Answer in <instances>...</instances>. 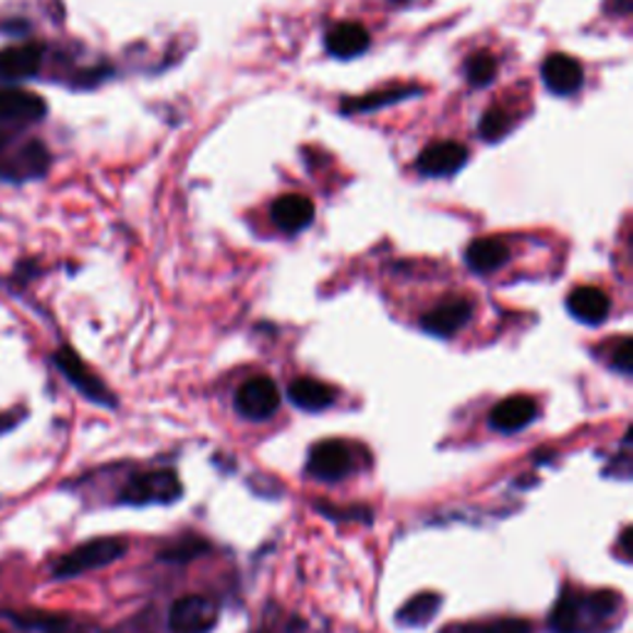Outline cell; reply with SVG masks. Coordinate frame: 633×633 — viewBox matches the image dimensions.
I'll return each instance as SVG.
<instances>
[{"mask_svg": "<svg viewBox=\"0 0 633 633\" xmlns=\"http://www.w3.org/2000/svg\"><path fill=\"white\" fill-rule=\"evenodd\" d=\"M48 117V101L17 85L0 87V124H35Z\"/></svg>", "mask_w": 633, "mask_h": 633, "instance_id": "9c48e42d", "label": "cell"}, {"mask_svg": "<svg viewBox=\"0 0 633 633\" xmlns=\"http://www.w3.org/2000/svg\"><path fill=\"white\" fill-rule=\"evenodd\" d=\"M206 552H211V545L206 542V539H201V537H181L179 542H174L166 549H162V552H158V557H162L164 562L183 564V562H191V560H195V557H201V554H206Z\"/></svg>", "mask_w": 633, "mask_h": 633, "instance_id": "cb8c5ba5", "label": "cell"}, {"mask_svg": "<svg viewBox=\"0 0 633 633\" xmlns=\"http://www.w3.org/2000/svg\"><path fill=\"white\" fill-rule=\"evenodd\" d=\"M542 80L549 92L560 97H570L574 92H580L584 85V70L570 55L554 52L549 55L542 64Z\"/></svg>", "mask_w": 633, "mask_h": 633, "instance_id": "4fadbf2b", "label": "cell"}, {"mask_svg": "<svg viewBox=\"0 0 633 633\" xmlns=\"http://www.w3.org/2000/svg\"><path fill=\"white\" fill-rule=\"evenodd\" d=\"M441 594H433V592H423V594H416L414 599H408L402 611H398V623L402 626H426L428 621L435 617V611L441 609Z\"/></svg>", "mask_w": 633, "mask_h": 633, "instance_id": "7402d4cb", "label": "cell"}, {"mask_svg": "<svg viewBox=\"0 0 633 633\" xmlns=\"http://www.w3.org/2000/svg\"><path fill=\"white\" fill-rule=\"evenodd\" d=\"M441 633H533V626L525 619H492L482 623H461L449 626Z\"/></svg>", "mask_w": 633, "mask_h": 633, "instance_id": "603a6c76", "label": "cell"}, {"mask_svg": "<svg viewBox=\"0 0 633 633\" xmlns=\"http://www.w3.org/2000/svg\"><path fill=\"white\" fill-rule=\"evenodd\" d=\"M611 367L621 371V374H631L633 371V359H631V339H621V344L613 351Z\"/></svg>", "mask_w": 633, "mask_h": 633, "instance_id": "83f0119b", "label": "cell"}, {"mask_svg": "<svg viewBox=\"0 0 633 633\" xmlns=\"http://www.w3.org/2000/svg\"><path fill=\"white\" fill-rule=\"evenodd\" d=\"M314 218V206L307 195L287 193L273 203L275 226L285 232H297L307 228Z\"/></svg>", "mask_w": 633, "mask_h": 633, "instance_id": "e0dca14e", "label": "cell"}, {"mask_svg": "<svg viewBox=\"0 0 633 633\" xmlns=\"http://www.w3.org/2000/svg\"><path fill=\"white\" fill-rule=\"evenodd\" d=\"M316 510L322 512L324 517H330V519H365V523H369L371 519V512L369 507H332V505H316Z\"/></svg>", "mask_w": 633, "mask_h": 633, "instance_id": "4316f807", "label": "cell"}, {"mask_svg": "<svg viewBox=\"0 0 633 633\" xmlns=\"http://www.w3.org/2000/svg\"><path fill=\"white\" fill-rule=\"evenodd\" d=\"M512 129V119L505 109L500 107H492L488 109L486 115L480 119V136L486 139V142H500V139H505Z\"/></svg>", "mask_w": 633, "mask_h": 633, "instance_id": "484cf974", "label": "cell"}, {"mask_svg": "<svg viewBox=\"0 0 633 633\" xmlns=\"http://www.w3.org/2000/svg\"><path fill=\"white\" fill-rule=\"evenodd\" d=\"M238 414L248 421H267L280 408V391L270 377L248 379L236 394Z\"/></svg>", "mask_w": 633, "mask_h": 633, "instance_id": "ba28073f", "label": "cell"}, {"mask_svg": "<svg viewBox=\"0 0 633 633\" xmlns=\"http://www.w3.org/2000/svg\"><path fill=\"white\" fill-rule=\"evenodd\" d=\"M629 537H631V529L626 527V529H623V535H621V552H623V557H629V554H631V549H629Z\"/></svg>", "mask_w": 633, "mask_h": 633, "instance_id": "f1b7e54d", "label": "cell"}, {"mask_svg": "<svg viewBox=\"0 0 633 633\" xmlns=\"http://www.w3.org/2000/svg\"><path fill=\"white\" fill-rule=\"evenodd\" d=\"M218 623V604L201 597V594H189L171 604L169 611V631L171 633H211Z\"/></svg>", "mask_w": 633, "mask_h": 633, "instance_id": "8992f818", "label": "cell"}, {"mask_svg": "<svg viewBox=\"0 0 633 633\" xmlns=\"http://www.w3.org/2000/svg\"><path fill=\"white\" fill-rule=\"evenodd\" d=\"M510 260V248L500 238H478L465 250V263L473 273H495Z\"/></svg>", "mask_w": 633, "mask_h": 633, "instance_id": "ac0fdd59", "label": "cell"}, {"mask_svg": "<svg viewBox=\"0 0 633 633\" xmlns=\"http://www.w3.org/2000/svg\"><path fill=\"white\" fill-rule=\"evenodd\" d=\"M45 62L43 43H15L8 48H0V82L5 85H17V82L37 77Z\"/></svg>", "mask_w": 633, "mask_h": 633, "instance_id": "52a82bcc", "label": "cell"}, {"mask_svg": "<svg viewBox=\"0 0 633 633\" xmlns=\"http://www.w3.org/2000/svg\"><path fill=\"white\" fill-rule=\"evenodd\" d=\"M623 613L619 592H564L549 613L552 633H607Z\"/></svg>", "mask_w": 633, "mask_h": 633, "instance_id": "6da1fadb", "label": "cell"}, {"mask_svg": "<svg viewBox=\"0 0 633 633\" xmlns=\"http://www.w3.org/2000/svg\"><path fill=\"white\" fill-rule=\"evenodd\" d=\"M50 148L40 139H25V142L11 144L5 139L0 148V181L5 183H27L40 181L50 171Z\"/></svg>", "mask_w": 633, "mask_h": 633, "instance_id": "3957f363", "label": "cell"}, {"mask_svg": "<svg viewBox=\"0 0 633 633\" xmlns=\"http://www.w3.org/2000/svg\"><path fill=\"white\" fill-rule=\"evenodd\" d=\"M0 633H3V631H0Z\"/></svg>", "mask_w": 633, "mask_h": 633, "instance_id": "4dcf8cb0", "label": "cell"}, {"mask_svg": "<svg viewBox=\"0 0 633 633\" xmlns=\"http://www.w3.org/2000/svg\"><path fill=\"white\" fill-rule=\"evenodd\" d=\"M465 162H468V148L458 142H435L431 146L423 148V154L418 156V171L423 176H435V179H443V176L458 174Z\"/></svg>", "mask_w": 633, "mask_h": 633, "instance_id": "7c38bea8", "label": "cell"}, {"mask_svg": "<svg viewBox=\"0 0 633 633\" xmlns=\"http://www.w3.org/2000/svg\"><path fill=\"white\" fill-rule=\"evenodd\" d=\"M8 621H13L17 629L25 631H43V633H60L70 626V617L52 611H3Z\"/></svg>", "mask_w": 633, "mask_h": 633, "instance_id": "44dd1931", "label": "cell"}, {"mask_svg": "<svg viewBox=\"0 0 633 633\" xmlns=\"http://www.w3.org/2000/svg\"><path fill=\"white\" fill-rule=\"evenodd\" d=\"M287 396H290V402L297 408H302V411H312V414L330 408L334 404V398H337L332 386L322 384V381L310 379V377L295 379L290 389H287Z\"/></svg>", "mask_w": 633, "mask_h": 633, "instance_id": "d6986e66", "label": "cell"}, {"mask_svg": "<svg viewBox=\"0 0 633 633\" xmlns=\"http://www.w3.org/2000/svg\"><path fill=\"white\" fill-rule=\"evenodd\" d=\"M354 468V458L347 443L322 441L316 443L307 458V473L316 480H342Z\"/></svg>", "mask_w": 633, "mask_h": 633, "instance_id": "30bf717a", "label": "cell"}, {"mask_svg": "<svg viewBox=\"0 0 633 633\" xmlns=\"http://www.w3.org/2000/svg\"><path fill=\"white\" fill-rule=\"evenodd\" d=\"M324 43H327V50L330 55H334V58L351 60V58H359V55H365L369 50L371 40L365 25L339 23L327 33V40Z\"/></svg>", "mask_w": 633, "mask_h": 633, "instance_id": "2e32d148", "label": "cell"}, {"mask_svg": "<svg viewBox=\"0 0 633 633\" xmlns=\"http://www.w3.org/2000/svg\"><path fill=\"white\" fill-rule=\"evenodd\" d=\"M473 320V302L465 297H449L421 316V327L435 337H453Z\"/></svg>", "mask_w": 633, "mask_h": 633, "instance_id": "8fae6325", "label": "cell"}, {"mask_svg": "<svg viewBox=\"0 0 633 633\" xmlns=\"http://www.w3.org/2000/svg\"><path fill=\"white\" fill-rule=\"evenodd\" d=\"M129 542L124 537H97L89 542L70 549L68 554H62L58 562L52 564V580H74L87 572L101 570V566L115 564L127 554Z\"/></svg>", "mask_w": 633, "mask_h": 633, "instance_id": "7a4b0ae2", "label": "cell"}, {"mask_svg": "<svg viewBox=\"0 0 633 633\" xmlns=\"http://www.w3.org/2000/svg\"><path fill=\"white\" fill-rule=\"evenodd\" d=\"M183 486L174 470L139 473L127 480L119 492V502L124 505H169L181 498Z\"/></svg>", "mask_w": 633, "mask_h": 633, "instance_id": "277c9868", "label": "cell"}, {"mask_svg": "<svg viewBox=\"0 0 633 633\" xmlns=\"http://www.w3.org/2000/svg\"><path fill=\"white\" fill-rule=\"evenodd\" d=\"M416 95H421V87H414V85L389 87V89L371 92V95H365V97L344 99L342 111L344 115H354V111H371V109H381L386 105H394V101H404V99L416 97Z\"/></svg>", "mask_w": 633, "mask_h": 633, "instance_id": "ffe728a7", "label": "cell"}, {"mask_svg": "<svg viewBox=\"0 0 633 633\" xmlns=\"http://www.w3.org/2000/svg\"><path fill=\"white\" fill-rule=\"evenodd\" d=\"M52 365L58 367L60 374L70 381V384L80 391L87 402L105 406V408H115L117 398L111 391L107 389L105 381H101L95 371H92L85 361L80 359V354L74 351L70 344H62L60 349H55L52 354Z\"/></svg>", "mask_w": 633, "mask_h": 633, "instance_id": "5b68a950", "label": "cell"}, {"mask_svg": "<svg viewBox=\"0 0 633 633\" xmlns=\"http://www.w3.org/2000/svg\"><path fill=\"white\" fill-rule=\"evenodd\" d=\"M3 142H5V136H3V134H0V148H3Z\"/></svg>", "mask_w": 633, "mask_h": 633, "instance_id": "f546056e", "label": "cell"}, {"mask_svg": "<svg viewBox=\"0 0 633 633\" xmlns=\"http://www.w3.org/2000/svg\"><path fill=\"white\" fill-rule=\"evenodd\" d=\"M498 74V62L490 52H475L465 62V77L473 87H488Z\"/></svg>", "mask_w": 633, "mask_h": 633, "instance_id": "d4e9b609", "label": "cell"}, {"mask_svg": "<svg viewBox=\"0 0 633 633\" xmlns=\"http://www.w3.org/2000/svg\"><path fill=\"white\" fill-rule=\"evenodd\" d=\"M566 310H570L572 316L584 322V324H601L607 322V316L611 314V300L609 295L599 290V287L584 285L576 287L574 292L566 297Z\"/></svg>", "mask_w": 633, "mask_h": 633, "instance_id": "5bb4252c", "label": "cell"}, {"mask_svg": "<svg viewBox=\"0 0 633 633\" xmlns=\"http://www.w3.org/2000/svg\"><path fill=\"white\" fill-rule=\"evenodd\" d=\"M537 418V404L529 396H510L490 411V426L500 433H517Z\"/></svg>", "mask_w": 633, "mask_h": 633, "instance_id": "9a60e30c", "label": "cell"}]
</instances>
